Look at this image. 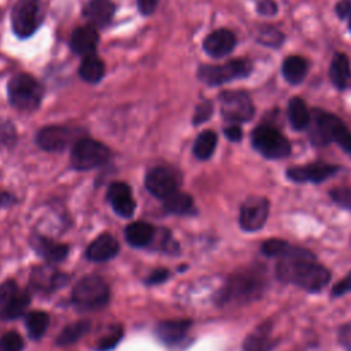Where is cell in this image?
<instances>
[{
    "label": "cell",
    "mask_w": 351,
    "mask_h": 351,
    "mask_svg": "<svg viewBox=\"0 0 351 351\" xmlns=\"http://www.w3.org/2000/svg\"><path fill=\"white\" fill-rule=\"evenodd\" d=\"M276 276L280 281L298 285L308 292H318L330 281L329 270L315 262L311 251L295 245H291L278 259Z\"/></svg>",
    "instance_id": "cell-1"
},
{
    "label": "cell",
    "mask_w": 351,
    "mask_h": 351,
    "mask_svg": "<svg viewBox=\"0 0 351 351\" xmlns=\"http://www.w3.org/2000/svg\"><path fill=\"white\" fill-rule=\"evenodd\" d=\"M291 244L285 240L281 239H267L266 241H263L261 251L263 255L269 256V258H281L287 254V251L289 250Z\"/></svg>",
    "instance_id": "cell-36"
},
{
    "label": "cell",
    "mask_w": 351,
    "mask_h": 351,
    "mask_svg": "<svg viewBox=\"0 0 351 351\" xmlns=\"http://www.w3.org/2000/svg\"><path fill=\"white\" fill-rule=\"evenodd\" d=\"M30 303V295L27 291L19 289V292L0 307V317L4 319H14L21 317Z\"/></svg>",
    "instance_id": "cell-29"
},
{
    "label": "cell",
    "mask_w": 351,
    "mask_h": 351,
    "mask_svg": "<svg viewBox=\"0 0 351 351\" xmlns=\"http://www.w3.org/2000/svg\"><path fill=\"white\" fill-rule=\"evenodd\" d=\"M122 335H123V330H122L121 325H111L110 328H107V332L99 339V341L96 344V350L97 351H110L119 343Z\"/></svg>",
    "instance_id": "cell-35"
},
{
    "label": "cell",
    "mask_w": 351,
    "mask_h": 351,
    "mask_svg": "<svg viewBox=\"0 0 351 351\" xmlns=\"http://www.w3.org/2000/svg\"><path fill=\"white\" fill-rule=\"evenodd\" d=\"M252 73V63L248 59H233L222 64H202L197 77L208 86H218L234 80L245 78Z\"/></svg>",
    "instance_id": "cell-6"
},
{
    "label": "cell",
    "mask_w": 351,
    "mask_h": 351,
    "mask_svg": "<svg viewBox=\"0 0 351 351\" xmlns=\"http://www.w3.org/2000/svg\"><path fill=\"white\" fill-rule=\"evenodd\" d=\"M115 4L111 0H89L84 7V16L93 27L107 26L114 15Z\"/></svg>",
    "instance_id": "cell-20"
},
{
    "label": "cell",
    "mask_w": 351,
    "mask_h": 351,
    "mask_svg": "<svg viewBox=\"0 0 351 351\" xmlns=\"http://www.w3.org/2000/svg\"><path fill=\"white\" fill-rule=\"evenodd\" d=\"M159 0H137V7L143 15H149L155 11Z\"/></svg>",
    "instance_id": "cell-48"
},
{
    "label": "cell",
    "mask_w": 351,
    "mask_h": 351,
    "mask_svg": "<svg viewBox=\"0 0 351 351\" xmlns=\"http://www.w3.org/2000/svg\"><path fill=\"white\" fill-rule=\"evenodd\" d=\"M221 114L229 123L248 122L255 115V106L250 95L244 90H225L219 97Z\"/></svg>",
    "instance_id": "cell-10"
},
{
    "label": "cell",
    "mask_w": 351,
    "mask_h": 351,
    "mask_svg": "<svg viewBox=\"0 0 351 351\" xmlns=\"http://www.w3.org/2000/svg\"><path fill=\"white\" fill-rule=\"evenodd\" d=\"M336 15L340 19H348L351 16V0H341L335 7Z\"/></svg>",
    "instance_id": "cell-45"
},
{
    "label": "cell",
    "mask_w": 351,
    "mask_h": 351,
    "mask_svg": "<svg viewBox=\"0 0 351 351\" xmlns=\"http://www.w3.org/2000/svg\"><path fill=\"white\" fill-rule=\"evenodd\" d=\"M270 204L265 196H250L240 207L239 223L245 232H256L266 223Z\"/></svg>",
    "instance_id": "cell-12"
},
{
    "label": "cell",
    "mask_w": 351,
    "mask_h": 351,
    "mask_svg": "<svg viewBox=\"0 0 351 351\" xmlns=\"http://www.w3.org/2000/svg\"><path fill=\"white\" fill-rule=\"evenodd\" d=\"M19 292V287L15 281L7 280L0 285V307L4 306L8 300H11Z\"/></svg>",
    "instance_id": "cell-41"
},
{
    "label": "cell",
    "mask_w": 351,
    "mask_h": 351,
    "mask_svg": "<svg viewBox=\"0 0 351 351\" xmlns=\"http://www.w3.org/2000/svg\"><path fill=\"white\" fill-rule=\"evenodd\" d=\"M348 27H350V32H351V16L348 18Z\"/></svg>",
    "instance_id": "cell-50"
},
{
    "label": "cell",
    "mask_w": 351,
    "mask_h": 351,
    "mask_svg": "<svg viewBox=\"0 0 351 351\" xmlns=\"http://www.w3.org/2000/svg\"><path fill=\"white\" fill-rule=\"evenodd\" d=\"M78 74L84 81L89 84H96L104 75V64L96 55L86 56L82 59L78 67Z\"/></svg>",
    "instance_id": "cell-30"
},
{
    "label": "cell",
    "mask_w": 351,
    "mask_h": 351,
    "mask_svg": "<svg viewBox=\"0 0 351 351\" xmlns=\"http://www.w3.org/2000/svg\"><path fill=\"white\" fill-rule=\"evenodd\" d=\"M63 278H67V277L62 273L55 271L49 266H41L33 271L32 284L37 289L52 291L63 284Z\"/></svg>",
    "instance_id": "cell-27"
},
{
    "label": "cell",
    "mask_w": 351,
    "mask_h": 351,
    "mask_svg": "<svg viewBox=\"0 0 351 351\" xmlns=\"http://www.w3.org/2000/svg\"><path fill=\"white\" fill-rule=\"evenodd\" d=\"M346 128V123L335 114L321 108L311 110V121L307 130L313 145L325 147L330 143H336L339 134Z\"/></svg>",
    "instance_id": "cell-7"
},
{
    "label": "cell",
    "mask_w": 351,
    "mask_h": 351,
    "mask_svg": "<svg viewBox=\"0 0 351 351\" xmlns=\"http://www.w3.org/2000/svg\"><path fill=\"white\" fill-rule=\"evenodd\" d=\"M118 240L110 233H103L88 245L86 258L92 262H106L112 259L118 254Z\"/></svg>",
    "instance_id": "cell-19"
},
{
    "label": "cell",
    "mask_w": 351,
    "mask_h": 351,
    "mask_svg": "<svg viewBox=\"0 0 351 351\" xmlns=\"http://www.w3.org/2000/svg\"><path fill=\"white\" fill-rule=\"evenodd\" d=\"M236 47V36L228 29H218L210 33L203 41L204 52L211 58H223Z\"/></svg>",
    "instance_id": "cell-16"
},
{
    "label": "cell",
    "mask_w": 351,
    "mask_h": 351,
    "mask_svg": "<svg viewBox=\"0 0 351 351\" xmlns=\"http://www.w3.org/2000/svg\"><path fill=\"white\" fill-rule=\"evenodd\" d=\"M180 184V174L169 166H155L145 174V188L148 192L163 200L177 192Z\"/></svg>",
    "instance_id": "cell-11"
},
{
    "label": "cell",
    "mask_w": 351,
    "mask_h": 351,
    "mask_svg": "<svg viewBox=\"0 0 351 351\" xmlns=\"http://www.w3.org/2000/svg\"><path fill=\"white\" fill-rule=\"evenodd\" d=\"M351 291V273H348L341 281L332 288V296H343Z\"/></svg>",
    "instance_id": "cell-43"
},
{
    "label": "cell",
    "mask_w": 351,
    "mask_h": 351,
    "mask_svg": "<svg viewBox=\"0 0 351 351\" xmlns=\"http://www.w3.org/2000/svg\"><path fill=\"white\" fill-rule=\"evenodd\" d=\"M40 0H16L11 11V25L19 38L30 37L43 22Z\"/></svg>",
    "instance_id": "cell-9"
},
{
    "label": "cell",
    "mask_w": 351,
    "mask_h": 351,
    "mask_svg": "<svg viewBox=\"0 0 351 351\" xmlns=\"http://www.w3.org/2000/svg\"><path fill=\"white\" fill-rule=\"evenodd\" d=\"M7 92L8 100L15 108L30 111L40 106L44 88L34 77L21 73L10 80Z\"/></svg>",
    "instance_id": "cell-5"
},
{
    "label": "cell",
    "mask_w": 351,
    "mask_h": 351,
    "mask_svg": "<svg viewBox=\"0 0 351 351\" xmlns=\"http://www.w3.org/2000/svg\"><path fill=\"white\" fill-rule=\"evenodd\" d=\"M307 70H308L307 60L298 55H291L285 58L281 66L282 77L291 85L302 84L307 75Z\"/></svg>",
    "instance_id": "cell-24"
},
{
    "label": "cell",
    "mask_w": 351,
    "mask_h": 351,
    "mask_svg": "<svg viewBox=\"0 0 351 351\" xmlns=\"http://www.w3.org/2000/svg\"><path fill=\"white\" fill-rule=\"evenodd\" d=\"M73 304L82 311H95L103 308L110 300V288L107 282L95 274L82 277L73 288Z\"/></svg>",
    "instance_id": "cell-3"
},
{
    "label": "cell",
    "mask_w": 351,
    "mask_h": 351,
    "mask_svg": "<svg viewBox=\"0 0 351 351\" xmlns=\"http://www.w3.org/2000/svg\"><path fill=\"white\" fill-rule=\"evenodd\" d=\"M329 195L337 206L351 211V189L350 188H333L330 189Z\"/></svg>",
    "instance_id": "cell-38"
},
{
    "label": "cell",
    "mask_w": 351,
    "mask_h": 351,
    "mask_svg": "<svg viewBox=\"0 0 351 351\" xmlns=\"http://www.w3.org/2000/svg\"><path fill=\"white\" fill-rule=\"evenodd\" d=\"M285 40V36L281 30L274 26H261L258 29L256 41L265 47L278 48Z\"/></svg>",
    "instance_id": "cell-34"
},
{
    "label": "cell",
    "mask_w": 351,
    "mask_h": 351,
    "mask_svg": "<svg viewBox=\"0 0 351 351\" xmlns=\"http://www.w3.org/2000/svg\"><path fill=\"white\" fill-rule=\"evenodd\" d=\"M155 236V228L144 221L132 222L125 228V239L126 241L137 248L147 247Z\"/></svg>",
    "instance_id": "cell-23"
},
{
    "label": "cell",
    "mask_w": 351,
    "mask_h": 351,
    "mask_svg": "<svg viewBox=\"0 0 351 351\" xmlns=\"http://www.w3.org/2000/svg\"><path fill=\"white\" fill-rule=\"evenodd\" d=\"M167 277H169V271H167L166 269H155L154 271H151L149 277L147 278V284H149V285L160 284V282H163Z\"/></svg>",
    "instance_id": "cell-47"
},
{
    "label": "cell",
    "mask_w": 351,
    "mask_h": 351,
    "mask_svg": "<svg viewBox=\"0 0 351 351\" xmlns=\"http://www.w3.org/2000/svg\"><path fill=\"white\" fill-rule=\"evenodd\" d=\"M49 325V315L44 311H32L25 317V326L32 340H38Z\"/></svg>",
    "instance_id": "cell-33"
},
{
    "label": "cell",
    "mask_w": 351,
    "mask_h": 351,
    "mask_svg": "<svg viewBox=\"0 0 351 351\" xmlns=\"http://www.w3.org/2000/svg\"><path fill=\"white\" fill-rule=\"evenodd\" d=\"M107 199L112 206V210L123 217L129 218L136 210V202L132 196L130 186L125 182H112L107 189Z\"/></svg>",
    "instance_id": "cell-15"
},
{
    "label": "cell",
    "mask_w": 351,
    "mask_h": 351,
    "mask_svg": "<svg viewBox=\"0 0 351 351\" xmlns=\"http://www.w3.org/2000/svg\"><path fill=\"white\" fill-rule=\"evenodd\" d=\"M223 134L225 137L229 140V141H233V143H237L243 138V130L239 125L236 123H230L228 125L225 129H223Z\"/></svg>",
    "instance_id": "cell-44"
},
{
    "label": "cell",
    "mask_w": 351,
    "mask_h": 351,
    "mask_svg": "<svg viewBox=\"0 0 351 351\" xmlns=\"http://www.w3.org/2000/svg\"><path fill=\"white\" fill-rule=\"evenodd\" d=\"M15 202L14 196L10 195L8 192H0V207H5V206H10Z\"/></svg>",
    "instance_id": "cell-49"
},
{
    "label": "cell",
    "mask_w": 351,
    "mask_h": 351,
    "mask_svg": "<svg viewBox=\"0 0 351 351\" xmlns=\"http://www.w3.org/2000/svg\"><path fill=\"white\" fill-rule=\"evenodd\" d=\"M251 144L255 151L270 160L284 159L291 154L289 140L276 126L267 123L258 125L251 132Z\"/></svg>",
    "instance_id": "cell-4"
},
{
    "label": "cell",
    "mask_w": 351,
    "mask_h": 351,
    "mask_svg": "<svg viewBox=\"0 0 351 351\" xmlns=\"http://www.w3.org/2000/svg\"><path fill=\"white\" fill-rule=\"evenodd\" d=\"M218 137L213 130L202 132L193 143V155L200 160H207L215 151Z\"/></svg>",
    "instance_id": "cell-32"
},
{
    "label": "cell",
    "mask_w": 351,
    "mask_h": 351,
    "mask_svg": "<svg viewBox=\"0 0 351 351\" xmlns=\"http://www.w3.org/2000/svg\"><path fill=\"white\" fill-rule=\"evenodd\" d=\"M256 11L263 16H274L278 11V7L274 0H258Z\"/></svg>",
    "instance_id": "cell-42"
},
{
    "label": "cell",
    "mask_w": 351,
    "mask_h": 351,
    "mask_svg": "<svg viewBox=\"0 0 351 351\" xmlns=\"http://www.w3.org/2000/svg\"><path fill=\"white\" fill-rule=\"evenodd\" d=\"M274 346L270 337V322L262 324L243 341V351H270Z\"/></svg>",
    "instance_id": "cell-26"
},
{
    "label": "cell",
    "mask_w": 351,
    "mask_h": 351,
    "mask_svg": "<svg viewBox=\"0 0 351 351\" xmlns=\"http://www.w3.org/2000/svg\"><path fill=\"white\" fill-rule=\"evenodd\" d=\"M288 121L295 130H304L308 128L310 121H311V112L307 108V104L302 97H292L288 101Z\"/></svg>",
    "instance_id": "cell-25"
},
{
    "label": "cell",
    "mask_w": 351,
    "mask_h": 351,
    "mask_svg": "<svg viewBox=\"0 0 351 351\" xmlns=\"http://www.w3.org/2000/svg\"><path fill=\"white\" fill-rule=\"evenodd\" d=\"M328 74L335 88H337L339 90L346 89L351 81V67L348 56L343 52H336L330 60Z\"/></svg>",
    "instance_id": "cell-22"
},
{
    "label": "cell",
    "mask_w": 351,
    "mask_h": 351,
    "mask_svg": "<svg viewBox=\"0 0 351 351\" xmlns=\"http://www.w3.org/2000/svg\"><path fill=\"white\" fill-rule=\"evenodd\" d=\"M191 325L189 319H165L156 324L155 335L162 343L173 346L185 337Z\"/></svg>",
    "instance_id": "cell-18"
},
{
    "label": "cell",
    "mask_w": 351,
    "mask_h": 351,
    "mask_svg": "<svg viewBox=\"0 0 351 351\" xmlns=\"http://www.w3.org/2000/svg\"><path fill=\"white\" fill-rule=\"evenodd\" d=\"M163 206L167 213L177 214V215H186V214H192L195 211L192 196L185 192H180V191H177L173 195H170L169 197H166L163 200Z\"/></svg>",
    "instance_id": "cell-28"
},
{
    "label": "cell",
    "mask_w": 351,
    "mask_h": 351,
    "mask_svg": "<svg viewBox=\"0 0 351 351\" xmlns=\"http://www.w3.org/2000/svg\"><path fill=\"white\" fill-rule=\"evenodd\" d=\"M99 44V33L96 27L86 25L77 27L70 37V48L74 53L82 58L95 55L96 47Z\"/></svg>",
    "instance_id": "cell-17"
},
{
    "label": "cell",
    "mask_w": 351,
    "mask_h": 351,
    "mask_svg": "<svg viewBox=\"0 0 351 351\" xmlns=\"http://www.w3.org/2000/svg\"><path fill=\"white\" fill-rule=\"evenodd\" d=\"M265 287L262 273L248 269L233 274L221 292V303H248L261 296Z\"/></svg>",
    "instance_id": "cell-2"
},
{
    "label": "cell",
    "mask_w": 351,
    "mask_h": 351,
    "mask_svg": "<svg viewBox=\"0 0 351 351\" xmlns=\"http://www.w3.org/2000/svg\"><path fill=\"white\" fill-rule=\"evenodd\" d=\"M74 140V132L66 126H45L38 130L36 136V141L40 148L49 152L63 151L66 147L71 145Z\"/></svg>",
    "instance_id": "cell-14"
},
{
    "label": "cell",
    "mask_w": 351,
    "mask_h": 351,
    "mask_svg": "<svg viewBox=\"0 0 351 351\" xmlns=\"http://www.w3.org/2000/svg\"><path fill=\"white\" fill-rule=\"evenodd\" d=\"M90 329L89 321H77L73 324H69L63 328V330L56 337L58 346H70L78 341L81 337H84Z\"/></svg>",
    "instance_id": "cell-31"
},
{
    "label": "cell",
    "mask_w": 351,
    "mask_h": 351,
    "mask_svg": "<svg viewBox=\"0 0 351 351\" xmlns=\"http://www.w3.org/2000/svg\"><path fill=\"white\" fill-rule=\"evenodd\" d=\"M340 171L339 165L314 162L303 166H292L287 170V177L293 182H324Z\"/></svg>",
    "instance_id": "cell-13"
},
{
    "label": "cell",
    "mask_w": 351,
    "mask_h": 351,
    "mask_svg": "<svg viewBox=\"0 0 351 351\" xmlns=\"http://www.w3.org/2000/svg\"><path fill=\"white\" fill-rule=\"evenodd\" d=\"M110 158V149L100 141L92 138H78L71 148L70 165L75 170H90L104 165Z\"/></svg>",
    "instance_id": "cell-8"
},
{
    "label": "cell",
    "mask_w": 351,
    "mask_h": 351,
    "mask_svg": "<svg viewBox=\"0 0 351 351\" xmlns=\"http://www.w3.org/2000/svg\"><path fill=\"white\" fill-rule=\"evenodd\" d=\"M214 107L213 103L210 100H204L202 103H199L195 108V114H193V125H200L206 121H208L213 115Z\"/></svg>",
    "instance_id": "cell-39"
},
{
    "label": "cell",
    "mask_w": 351,
    "mask_h": 351,
    "mask_svg": "<svg viewBox=\"0 0 351 351\" xmlns=\"http://www.w3.org/2000/svg\"><path fill=\"white\" fill-rule=\"evenodd\" d=\"M16 138L14 125L7 119H0V144L12 145Z\"/></svg>",
    "instance_id": "cell-40"
},
{
    "label": "cell",
    "mask_w": 351,
    "mask_h": 351,
    "mask_svg": "<svg viewBox=\"0 0 351 351\" xmlns=\"http://www.w3.org/2000/svg\"><path fill=\"white\" fill-rule=\"evenodd\" d=\"M336 144H339L341 149L351 156V132L347 128L340 133V136L336 140Z\"/></svg>",
    "instance_id": "cell-46"
},
{
    "label": "cell",
    "mask_w": 351,
    "mask_h": 351,
    "mask_svg": "<svg viewBox=\"0 0 351 351\" xmlns=\"http://www.w3.org/2000/svg\"><path fill=\"white\" fill-rule=\"evenodd\" d=\"M32 245L36 250V252L48 263L62 262L69 254V247L66 244L56 243L48 237L38 234L32 239Z\"/></svg>",
    "instance_id": "cell-21"
},
{
    "label": "cell",
    "mask_w": 351,
    "mask_h": 351,
    "mask_svg": "<svg viewBox=\"0 0 351 351\" xmlns=\"http://www.w3.org/2000/svg\"><path fill=\"white\" fill-rule=\"evenodd\" d=\"M23 340L19 333L11 330L0 337V351H22Z\"/></svg>",
    "instance_id": "cell-37"
}]
</instances>
